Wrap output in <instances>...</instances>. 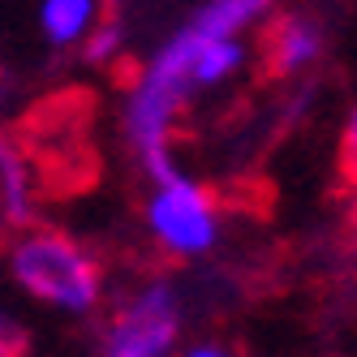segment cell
Instances as JSON below:
<instances>
[{
  "label": "cell",
  "instance_id": "cell-1",
  "mask_svg": "<svg viewBox=\"0 0 357 357\" xmlns=\"http://www.w3.org/2000/svg\"><path fill=\"white\" fill-rule=\"evenodd\" d=\"M95 99L86 91H56L22 121V151L39 160V172L52 181L56 194L82 190L95 172L86 151V121Z\"/></svg>",
  "mask_w": 357,
  "mask_h": 357
},
{
  "label": "cell",
  "instance_id": "cell-2",
  "mask_svg": "<svg viewBox=\"0 0 357 357\" xmlns=\"http://www.w3.org/2000/svg\"><path fill=\"white\" fill-rule=\"evenodd\" d=\"M17 284L65 310H91L99 297V263L65 237V233H35L13 250Z\"/></svg>",
  "mask_w": 357,
  "mask_h": 357
},
{
  "label": "cell",
  "instance_id": "cell-3",
  "mask_svg": "<svg viewBox=\"0 0 357 357\" xmlns=\"http://www.w3.org/2000/svg\"><path fill=\"white\" fill-rule=\"evenodd\" d=\"M198 31H181L164 52L155 56V65L146 69V78L134 95L130 104V138L134 146L142 151V155H151V151H168V125L176 116V108L185 104V95L194 86V47H198Z\"/></svg>",
  "mask_w": 357,
  "mask_h": 357
},
{
  "label": "cell",
  "instance_id": "cell-4",
  "mask_svg": "<svg viewBox=\"0 0 357 357\" xmlns=\"http://www.w3.org/2000/svg\"><path fill=\"white\" fill-rule=\"evenodd\" d=\"M176 340V305L164 289L142 293L108 327L104 357H164Z\"/></svg>",
  "mask_w": 357,
  "mask_h": 357
},
{
  "label": "cell",
  "instance_id": "cell-5",
  "mask_svg": "<svg viewBox=\"0 0 357 357\" xmlns=\"http://www.w3.org/2000/svg\"><path fill=\"white\" fill-rule=\"evenodd\" d=\"M151 228L155 237L176 250V254H198L215 241V211H211V194L198 190L190 181H172L164 194L151 202Z\"/></svg>",
  "mask_w": 357,
  "mask_h": 357
},
{
  "label": "cell",
  "instance_id": "cell-6",
  "mask_svg": "<svg viewBox=\"0 0 357 357\" xmlns=\"http://www.w3.org/2000/svg\"><path fill=\"white\" fill-rule=\"evenodd\" d=\"M323 47V35L310 17L301 13H280L275 22H267V31L259 39V56H263V73L267 78H289V73L305 69Z\"/></svg>",
  "mask_w": 357,
  "mask_h": 357
},
{
  "label": "cell",
  "instance_id": "cell-7",
  "mask_svg": "<svg viewBox=\"0 0 357 357\" xmlns=\"http://www.w3.org/2000/svg\"><path fill=\"white\" fill-rule=\"evenodd\" d=\"M202 35V31H198ZM233 65H241V47L237 43H228V35H202L198 39V47H194V65H190V73H194V82H220Z\"/></svg>",
  "mask_w": 357,
  "mask_h": 357
},
{
  "label": "cell",
  "instance_id": "cell-8",
  "mask_svg": "<svg viewBox=\"0 0 357 357\" xmlns=\"http://www.w3.org/2000/svg\"><path fill=\"white\" fill-rule=\"evenodd\" d=\"M271 0H211L207 9L198 13V22H194V31H202V35H228V31H237L241 22H250L259 9H267Z\"/></svg>",
  "mask_w": 357,
  "mask_h": 357
},
{
  "label": "cell",
  "instance_id": "cell-9",
  "mask_svg": "<svg viewBox=\"0 0 357 357\" xmlns=\"http://www.w3.org/2000/svg\"><path fill=\"white\" fill-rule=\"evenodd\" d=\"M86 22H91V0H47L43 5V31L56 43L78 39Z\"/></svg>",
  "mask_w": 357,
  "mask_h": 357
},
{
  "label": "cell",
  "instance_id": "cell-10",
  "mask_svg": "<svg viewBox=\"0 0 357 357\" xmlns=\"http://www.w3.org/2000/svg\"><path fill=\"white\" fill-rule=\"evenodd\" d=\"M340 181L349 190H357V108H353L344 134H340Z\"/></svg>",
  "mask_w": 357,
  "mask_h": 357
},
{
  "label": "cell",
  "instance_id": "cell-11",
  "mask_svg": "<svg viewBox=\"0 0 357 357\" xmlns=\"http://www.w3.org/2000/svg\"><path fill=\"white\" fill-rule=\"evenodd\" d=\"M26 353H31V336L13 319H0V357H26Z\"/></svg>",
  "mask_w": 357,
  "mask_h": 357
},
{
  "label": "cell",
  "instance_id": "cell-12",
  "mask_svg": "<svg viewBox=\"0 0 357 357\" xmlns=\"http://www.w3.org/2000/svg\"><path fill=\"white\" fill-rule=\"evenodd\" d=\"M112 43H116V26H104L95 39H91V47H86V56L91 61H104L108 52H112Z\"/></svg>",
  "mask_w": 357,
  "mask_h": 357
},
{
  "label": "cell",
  "instance_id": "cell-13",
  "mask_svg": "<svg viewBox=\"0 0 357 357\" xmlns=\"http://www.w3.org/2000/svg\"><path fill=\"white\" fill-rule=\"evenodd\" d=\"M13 164H22V146H17L5 130H0V176H5Z\"/></svg>",
  "mask_w": 357,
  "mask_h": 357
},
{
  "label": "cell",
  "instance_id": "cell-14",
  "mask_svg": "<svg viewBox=\"0 0 357 357\" xmlns=\"http://www.w3.org/2000/svg\"><path fill=\"white\" fill-rule=\"evenodd\" d=\"M190 357H224V353H220V349H194Z\"/></svg>",
  "mask_w": 357,
  "mask_h": 357
}]
</instances>
